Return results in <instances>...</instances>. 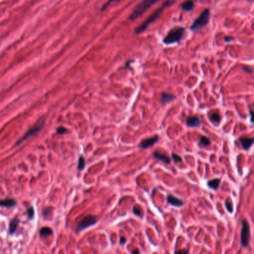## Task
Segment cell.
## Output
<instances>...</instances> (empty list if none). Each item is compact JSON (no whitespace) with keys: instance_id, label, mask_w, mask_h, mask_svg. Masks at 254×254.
<instances>
[{"instance_id":"obj_3","label":"cell","mask_w":254,"mask_h":254,"mask_svg":"<svg viewBox=\"0 0 254 254\" xmlns=\"http://www.w3.org/2000/svg\"><path fill=\"white\" fill-rule=\"evenodd\" d=\"M185 32H186L185 28H181V27L173 28L169 31L168 34L166 35V37L163 39V43L166 44V45H170V44L180 42L183 39L185 34Z\"/></svg>"},{"instance_id":"obj_14","label":"cell","mask_w":254,"mask_h":254,"mask_svg":"<svg viewBox=\"0 0 254 254\" xmlns=\"http://www.w3.org/2000/svg\"><path fill=\"white\" fill-rule=\"evenodd\" d=\"M17 205V201L12 198H7V199L0 200V206L3 207L11 208Z\"/></svg>"},{"instance_id":"obj_23","label":"cell","mask_w":254,"mask_h":254,"mask_svg":"<svg viewBox=\"0 0 254 254\" xmlns=\"http://www.w3.org/2000/svg\"><path fill=\"white\" fill-rule=\"evenodd\" d=\"M85 166H86V163H85L84 158H83V156H81L79 158V160H78V169L80 171H82L85 168Z\"/></svg>"},{"instance_id":"obj_24","label":"cell","mask_w":254,"mask_h":254,"mask_svg":"<svg viewBox=\"0 0 254 254\" xmlns=\"http://www.w3.org/2000/svg\"><path fill=\"white\" fill-rule=\"evenodd\" d=\"M171 158H172V159L175 162V163H181V162L183 161L182 157H181L180 155L177 154H175V153L171 154Z\"/></svg>"},{"instance_id":"obj_27","label":"cell","mask_w":254,"mask_h":254,"mask_svg":"<svg viewBox=\"0 0 254 254\" xmlns=\"http://www.w3.org/2000/svg\"><path fill=\"white\" fill-rule=\"evenodd\" d=\"M58 133H60V134H62V133H64L67 132V129L66 128H64L63 127H60V128H58Z\"/></svg>"},{"instance_id":"obj_12","label":"cell","mask_w":254,"mask_h":254,"mask_svg":"<svg viewBox=\"0 0 254 254\" xmlns=\"http://www.w3.org/2000/svg\"><path fill=\"white\" fill-rule=\"evenodd\" d=\"M201 123V120L196 116H193L188 117L186 119V125L191 128H196L198 127Z\"/></svg>"},{"instance_id":"obj_34","label":"cell","mask_w":254,"mask_h":254,"mask_svg":"<svg viewBox=\"0 0 254 254\" xmlns=\"http://www.w3.org/2000/svg\"><path fill=\"white\" fill-rule=\"evenodd\" d=\"M110 3H112V2H110H110H107L106 5H104L103 7H102V8H101V11H104V10H105V9H106L107 8L108 5H110Z\"/></svg>"},{"instance_id":"obj_31","label":"cell","mask_w":254,"mask_h":254,"mask_svg":"<svg viewBox=\"0 0 254 254\" xmlns=\"http://www.w3.org/2000/svg\"><path fill=\"white\" fill-rule=\"evenodd\" d=\"M133 62H134V60H128V61L125 63V67H126L127 69H129L130 67H131V63H133Z\"/></svg>"},{"instance_id":"obj_2","label":"cell","mask_w":254,"mask_h":254,"mask_svg":"<svg viewBox=\"0 0 254 254\" xmlns=\"http://www.w3.org/2000/svg\"><path fill=\"white\" fill-rule=\"evenodd\" d=\"M157 2V0H144L135 7V8L133 9V12L128 17V19L131 20H136L142 16L146 11H148L152 5H154Z\"/></svg>"},{"instance_id":"obj_9","label":"cell","mask_w":254,"mask_h":254,"mask_svg":"<svg viewBox=\"0 0 254 254\" xmlns=\"http://www.w3.org/2000/svg\"><path fill=\"white\" fill-rule=\"evenodd\" d=\"M167 202L168 204L171 205V206H177V207H181L184 205V202L183 201H181L180 198H177L175 195H173L171 194H167Z\"/></svg>"},{"instance_id":"obj_29","label":"cell","mask_w":254,"mask_h":254,"mask_svg":"<svg viewBox=\"0 0 254 254\" xmlns=\"http://www.w3.org/2000/svg\"><path fill=\"white\" fill-rule=\"evenodd\" d=\"M234 37H232V36H226V37H224V41L226 42V43H229V42H231L232 40H234Z\"/></svg>"},{"instance_id":"obj_28","label":"cell","mask_w":254,"mask_h":254,"mask_svg":"<svg viewBox=\"0 0 254 254\" xmlns=\"http://www.w3.org/2000/svg\"><path fill=\"white\" fill-rule=\"evenodd\" d=\"M242 69L244 70V72H249V73H252L253 69L251 68H250L249 67H248V66H244V67H243Z\"/></svg>"},{"instance_id":"obj_10","label":"cell","mask_w":254,"mask_h":254,"mask_svg":"<svg viewBox=\"0 0 254 254\" xmlns=\"http://www.w3.org/2000/svg\"><path fill=\"white\" fill-rule=\"evenodd\" d=\"M153 156L155 158V159H157V160L163 162V163H165L167 165L171 163V158H170L168 155L165 154L160 153V152L158 151H156L154 152Z\"/></svg>"},{"instance_id":"obj_30","label":"cell","mask_w":254,"mask_h":254,"mask_svg":"<svg viewBox=\"0 0 254 254\" xmlns=\"http://www.w3.org/2000/svg\"><path fill=\"white\" fill-rule=\"evenodd\" d=\"M126 241H127L126 238L124 237V236H121V237H120L119 244H121V245H123V244H125V243H126Z\"/></svg>"},{"instance_id":"obj_15","label":"cell","mask_w":254,"mask_h":254,"mask_svg":"<svg viewBox=\"0 0 254 254\" xmlns=\"http://www.w3.org/2000/svg\"><path fill=\"white\" fill-rule=\"evenodd\" d=\"M175 96L171 93H163L161 94V102L163 104H167L171 102L175 99Z\"/></svg>"},{"instance_id":"obj_7","label":"cell","mask_w":254,"mask_h":254,"mask_svg":"<svg viewBox=\"0 0 254 254\" xmlns=\"http://www.w3.org/2000/svg\"><path fill=\"white\" fill-rule=\"evenodd\" d=\"M43 125H44V120L43 121H40L39 123H37V125H35V126H34L33 128H31L30 130H28V131L26 132V133H25V134L23 135V136H22L21 139L20 140H19L18 141H17V144H20V143L22 142L25 141V140H26L27 139H28V138H30L31 136H34V134H36L37 133H38L39 131H40V130L42 129V128L43 127Z\"/></svg>"},{"instance_id":"obj_20","label":"cell","mask_w":254,"mask_h":254,"mask_svg":"<svg viewBox=\"0 0 254 254\" xmlns=\"http://www.w3.org/2000/svg\"><path fill=\"white\" fill-rule=\"evenodd\" d=\"M210 143H211L210 140L208 137H206V136H202L200 138L199 146H201H201H208V145H210Z\"/></svg>"},{"instance_id":"obj_8","label":"cell","mask_w":254,"mask_h":254,"mask_svg":"<svg viewBox=\"0 0 254 254\" xmlns=\"http://www.w3.org/2000/svg\"><path fill=\"white\" fill-rule=\"evenodd\" d=\"M158 140H159V136H154L151 138H148V139H145V140H142L140 142V147L143 148V149L150 148L153 145H154L155 143L157 142Z\"/></svg>"},{"instance_id":"obj_6","label":"cell","mask_w":254,"mask_h":254,"mask_svg":"<svg viewBox=\"0 0 254 254\" xmlns=\"http://www.w3.org/2000/svg\"><path fill=\"white\" fill-rule=\"evenodd\" d=\"M97 221H98V219H97L96 216L93 215H88L85 216L83 219L78 223V226L76 227V232L79 233L86 228L93 226L94 224H96Z\"/></svg>"},{"instance_id":"obj_32","label":"cell","mask_w":254,"mask_h":254,"mask_svg":"<svg viewBox=\"0 0 254 254\" xmlns=\"http://www.w3.org/2000/svg\"><path fill=\"white\" fill-rule=\"evenodd\" d=\"M249 115H250V119L251 123H253V110L250 107H249Z\"/></svg>"},{"instance_id":"obj_1","label":"cell","mask_w":254,"mask_h":254,"mask_svg":"<svg viewBox=\"0 0 254 254\" xmlns=\"http://www.w3.org/2000/svg\"><path fill=\"white\" fill-rule=\"evenodd\" d=\"M174 3H175V1H168V2H164V3L161 5V7H159V8L156 9V10L154 12V13H152V14H151V15L150 16V17H148V18L147 19V20H145V21L141 25H140V26L137 27V28L135 29V32H136V34H141L142 33V32H144L146 30L147 28H148V27L149 26L152 22H155L158 18H159V16L161 15V13H163V10H164L166 8H167V7L168 6H171V5Z\"/></svg>"},{"instance_id":"obj_33","label":"cell","mask_w":254,"mask_h":254,"mask_svg":"<svg viewBox=\"0 0 254 254\" xmlns=\"http://www.w3.org/2000/svg\"><path fill=\"white\" fill-rule=\"evenodd\" d=\"M140 250L138 249V248H134V249H133V250H132L131 254H140Z\"/></svg>"},{"instance_id":"obj_17","label":"cell","mask_w":254,"mask_h":254,"mask_svg":"<svg viewBox=\"0 0 254 254\" xmlns=\"http://www.w3.org/2000/svg\"><path fill=\"white\" fill-rule=\"evenodd\" d=\"M19 222H20V221H19L18 218H14L11 222L10 227H9V232H10L11 234L15 233V231L17 230V227H18Z\"/></svg>"},{"instance_id":"obj_13","label":"cell","mask_w":254,"mask_h":254,"mask_svg":"<svg viewBox=\"0 0 254 254\" xmlns=\"http://www.w3.org/2000/svg\"><path fill=\"white\" fill-rule=\"evenodd\" d=\"M221 180L220 178H215V179L209 180L207 181V186L209 189L216 191L219 188L220 184H221Z\"/></svg>"},{"instance_id":"obj_21","label":"cell","mask_w":254,"mask_h":254,"mask_svg":"<svg viewBox=\"0 0 254 254\" xmlns=\"http://www.w3.org/2000/svg\"><path fill=\"white\" fill-rule=\"evenodd\" d=\"M225 207H226L228 213H233V203H232V201H231V199L229 198H228L226 200V201H225Z\"/></svg>"},{"instance_id":"obj_19","label":"cell","mask_w":254,"mask_h":254,"mask_svg":"<svg viewBox=\"0 0 254 254\" xmlns=\"http://www.w3.org/2000/svg\"><path fill=\"white\" fill-rule=\"evenodd\" d=\"M133 213L135 215L138 216V217L142 218L143 216V212L142 209L141 208V206L140 205H135L133 208Z\"/></svg>"},{"instance_id":"obj_11","label":"cell","mask_w":254,"mask_h":254,"mask_svg":"<svg viewBox=\"0 0 254 254\" xmlns=\"http://www.w3.org/2000/svg\"><path fill=\"white\" fill-rule=\"evenodd\" d=\"M239 142L241 143V146L243 147L244 150H248L251 146H252L253 143V138H249V137H244V136H241L239 139Z\"/></svg>"},{"instance_id":"obj_16","label":"cell","mask_w":254,"mask_h":254,"mask_svg":"<svg viewBox=\"0 0 254 254\" xmlns=\"http://www.w3.org/2000/svg\"><path fill=\"white\" fill-rule=\"evenodd\" d=\"M180 8L181 9H183L185 11H192L194 9V2H192V1L185 2L183 4H181Z\"/></svg>"},{"instance_id":"obj_18","label":"cell","mask_w":254,"mask_h":254,"mask_svg":"<svg viewBox=\"0 0 254 254\" xmlns=\"http://www.w3.org/2000/svg\"><path fill=\"white\" fill-rule=\"evenodd\" d=\"M209 117L214 123H220L221 121V116L218 113H210L209 114Z\"/></svg>"},{"instance_id":"obj_26","label":"cell","mask_w":254,"mask_h":254,"mask_svg":"<svg viewBox=\"0 0 254 254\" xmlns=\"http://www.w3.org/2000/svg\"><path fill=\"white\" fill-rule=\"evenodd\" d=\"M175 254H189L188 250H175Z\"/></svg>"},{"instance_id":"obj_22","label":"cell","mask_w":254,"mask_h":254,"mask_svg":"<svg viewBox=\"0 0 254 254\" xmlns=\"http://www.w3.org/2000/svg\"><path fill=\"white\" fill-rule=\"evenodd\" d=\"M40 235L42 236H48L52 233V230L48 227H43L40 229Z\"/></svg>"},{"instance_id":"obj_5","label":"cell","mask_w":254,"mask_h":254,"mask_svg":"<svg viewBox=\"0 0 254 254\" xmlns=\"http://www.w3.org/2000/svg\"><path fill=\"white\" fill-rule=\"evenodd\" d=\"M250 240V229L248 221L243 219L241 221V244L243 248H247L249 244Z\"/></svg>"},{"instance_id":"obj_4","label":"cell","mask_w":254,"mask_h":254,"mask_svg":"<svg viewBox=\"0 0 254 254\" xmlns=\"http://www.w3.org/2000/svg\"><path fill=\"white\" fill-rule=\"evenodd\" d=\"M209 17H210V10L209 8L205 9L199 16V17L193 22L192 25L190 27V29L192 32H197L203 28L209 23Z\"/></svg>"},{"instance_id":"obj_25","label":"cell","mask_w":254,"mask_h":254,"mask_svg":"<svg viewBox=\"0 0 254 254\" xmlns=\"http://www.w3.org/2000/svg\"><path fill=\"white\" fill-rule=\"evenodd\" d=\"M27 214H28L29 218H32L34 215V210L33 207H30L27 210Z\"/></svg>"}]
</instances>
